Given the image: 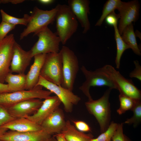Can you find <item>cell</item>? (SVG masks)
Listing matches in <instances>:
<instances>
[{"instance_id": "4fadbf2b", "label": "cell", "mask_w": 141, "mask_h": 141, "mask_svg": "<svg viewBox=\"0 0 141 141\" xmlns=\"http://www.w3.org/2000/svg\"><path fill=\"white\" fill-rule=\"evenodd\" d=\"M43 101L38 98L25 100L5 108L9 114L15 118H27L37 110Z\"/></svg>"}, {"instance_id": "1f68e13d", "label": "cell", "mask_w": 141, "mask_h": 141, "mask_svg": "<svg viewBox=\"0 0 141 141\" xmlns=\"http://www.w3.org/2000/svg\"><path fill=\"white\" fill-rule=\"evenodd\" d=\"M15 25L2 21L0 24V41L3 39L7 34L15 28Z\"/></svg>"}, {"instance_id": "74e56055", "label": "cell", "mask_w": 141, "mask_h": 141, "mask_svg": "<svg viewBox=\"0 0 141 141\" xmlns=\"http://www.w3.org/2000/svg\"><path fill=\"white\" fill-rule=\"evenodd\" d=\"M38 1L39 3L44 5L51 4L55 1L54 0H39Z\"/></svg>"}, {"instance_id": "9a60e30c", "label": "cell", "mask_w": 141, "mask_h": 141, "mask_svg": "<svg viewBox=\"0 0 141 141\" xmlns=\"http://www.w3.org/2000/svg\"><path fill=\"white\" fill-rule=\"evenodd\" d=\"M68 6L83 28V33L90 30V24L88 17L90 13V1L87 0H69Z\"/></svg>"}, {"instance_id": "ffe728a7", "label": "cell", "mask_w": 141, "mask_h": 141, "mask_svg": "<svg viewBox=\"0 0 141 141\" xmlns=\"http://www.w3.org/2000/svg\"><path fill=\"white\" fill-rule=\"evenodd\" d=\"M6 128L10 130L20 132L36 131L42 130L40 125L26 118L15 119L0 128Z\"/></svg>"}, {"instance_id": "4dcf8cb0", "label": "cell", "mask_w": 141, "mask_h": 141, "mask_svg": "<svg viewBox=\"0 0 141 141\" xmlns=\"http://www.w3.org/2000/svg\"><path fill=\"white\" fill-rule=\"evenodd\" d=\"M4 107L0 105V128L15 119Z\"/></svg>"}, {"instance_id": "e0dca14e", "label": "cell", "mask_w": 141, "mask_h": 141, "mask_svg": "<svg viewBox=\"0 0 141 141\" xmlns=\"http://www.w3.org/2000/svg\"><path fill=\"white\" fill-rule=\"evenodd\" d=\"M51 135L42 130L36 131H7L0 137L3 141H42Z\"/></svg>"}, {"instance_id": "7bdbcfd3", "label": "cell", "mask_w": 141, "mask_h": 141, "mask_svg": "<svg viewBox=\"0 0 141 141\" xmlns=\"http://www.w3.org/2000/svg\"><path fill=\"white\" fill-rule=\"evenodd\" d=\"M0 141H3L0 140Z\"/></svg>"}, {"instance_id": "e575fe53", "label": "cell", "mask_w": 141, "mask_h": 141, "mask_svg": "<svg viewBox=\"0 0 141 141\" xmlns=\"http://www.w3.org/2000/svg\"><path fill=\"white\" fill-rule=\"evenodd\" d=\"M135 68L129 74L130 77L131 78H136L140 81H141V66L137 60L134 61Z\"/></svg>"}, {"instance_id": "277c9868", "label": "cell", "mask_w": 141, "mask_h": 141, "mask_svg": "<svg viewBox=\"0 0 141 141\" xmlns=\"http://www.w3.org/2000/svg\"><path fill=\"white\" fill-rule=\"evenodd\" d=\"M60 52L61 55L63 70V81L61 86L72 91L79 69L77 57L68 47L63 46Z\"/></svg>"}, {"instance_id": "d590c367", "label": "cell", "mask_w": 141, "mask_h": 141, "mask_svg": "<svg viewBox=\"0 0 141 141\" xmlns=\"http://www.w3.org/2000/svg\"><path fill=\"white\" fill-rule=\"evenodd\" d=\"M9 92L7 84L0 82V93Z\"/></svg>"}, {"instance_id": "484cf974", "label": "cell", "mask_w": 141, "mask_h": 141, "mask_svg": "<svg viewBox=\"0 0 141 141\" xmlns=\"http://www.w3.org/2000/svg\"><path fill=\"white\" fill-rule=\"evenodd\" d=\"M0 11L2 21L15 26L21 25L26 26L31 17L30 15L26 14L22 18H17L8 14L2 9L0 10Z\"/></svg>"}, {"instance_id": "9c48e42d", "label": "cell", "mask_w": 141, "mask_h": 141, "mask_svg": "<svg viewBox=\"0 0 141 141\" xmlns=\"http://www.w3.org/2000/svg\"><path fill=\"white\" fill-rule=\"evenodd\" d=\"M81 70L85 78V80L79 87V89L88 97V100L92 99L90 90L92 86H107L111 90L117 88L113 81L102 72L99 68L94 71L89 70L83 66Z\"/></svg>"}, {"instance_id": "83f0119b", "label": "cell", "mask_w": 141, "mask_h": 141, "mask_svg": "<svg viewBox=\"0 0 141 141\" xmlns=\"http://www.w3.org/2000/svg\"><path fill=\"white\" fill-rule=\"evenodd\" d=\"M131 110L133 112V116L130 118L127 119L124 123L129 125L133 124L134 127H135L141 121V100L137 101Z\"/></svg>"}, {"instance_id": "5bb4252c", "label": "cell", "mask_w": 141, "mask_h": 141, "mask_svg": "<svg viewBox=\"0 0 141 141\" xmlns=\"http://www.w3.org/2000/svg\"><path fill=\"white\" fill-rule=\"evenodd\" d=\"M32 57L30 50H25L15 42L10 67V72L24 73Z\"/></svg>"}, {"instance_id": "44dd1931", "label": "cell", "mask_w": 141, "mask_h": 141, "mask_svg": "<svg viewBox=\"0 0 141 141\" xmlns=\"http://www.w3.org/2000/svg\"><path fill=\"white\" fill-rule=\"evenodd\" d=\"M67 141H90L93 138L91 134H86L78 130L69 120L61 132Z\"/></svg>"}, {"instance_id": "ac0fdd59", "label": "cell", "mask_w": 141, "mask_h": 141, "mask_svg": "<svg viewBox=\"0 0 141 141\" xmlns=\"http://www.w3.org/2000/svg\"><path fill=\"white\" fill-rule=\"evenodd\" d=\"M66 124L63 111L58 108L44 120L40 125L42 130L51 135L61 133Z\"/></svg>"}, {"instance_id": "8fae6325", "label": "cell", "mask_w": 141, "mask_h": 141, "mask_svg": "<svg viewBox=\"0 0 141 141\" xmlns=\"http://www.w3.org/2000/svg\"><path fill=\"white\" fill-rule=\"evenodd\" d=\"M15 41L14 34L7 35L0 41V82L4 83L10 72Z\"/></svg>"}, {"instance_id": "ab89813d", "label": "cell", "mask_w": 141, "mask_h": 141, "mask_svg": "<svg viewBox=\"0 0 141 141\" xmlns=\"http://www.w3.org/2000/svg\"><path fill=\"white\" fill-rule=\"evenodd\" d=\"M42 141H57V140L55 137L53 136Z\"/></svg>"}, {"instance_id": "ba28073f", "label": "cell", "mask_w": 141, "mask_h": 141, "mask_svg": "<svg viewBox=\"0 0 141 141\" xmlns=\"http://www.w3.org/2000/svg\"><path fill=\"white\" fill-rule=\"evenodd\" d=\"M36 35L38 37V40L30 50L33 57L40 54H47L59 52V45L61 43L60 38L48 27Z\"/></svg>"}, {"instance_id": "5b68a950", "label": "cell", "mask_w": 141, "mask_h": 141, "mask_svg": "<svg viewBox=\"0 0 141 141\" xmlns=\"http://www.w3.org/2000/svg\"><path fill=\"white\" fill-rule=\"evenodd\" d=\"M57 9L56 6L50 10H43L34 7L26 28L20 34V39H22L31 33L36 35L48 27L55 20Z\"/></svg>"}, {"instance_id": "30bf717a", "label": "cell", "mask_w": 141, "mask_h": 141, "mask_svg": "<svg viewBox=\"0 0 141 141\" xmlns=\"http://www.w3.org/2000/svg\"><path fill=\"white\" fill-rule=\"evenodd\" d=\"M38 85L41 86L55 94L63 104L64 110L67 113L71 112L73 105H77L81 100L80 97L72 91L50 82L40 75L36 86Z\"/></svg>"}, {"instance_id": "cb8c5ba5", "label": "cell", "mask_w": 141, "mask_h": 141, "mask_svg": "<svg viewBox=\"0 0 141 141\" xmlns=\"http://www.w3.org/2000/svg\"><path fill=\"white\" fill-rule=\"evenodd\" d=\"M114 27V29L115 38L117 48L115 62L116 68L119 69L120 67L121 59L123 53L126 50L130 48L122 39L119 32L117 25Z\"/></svg>"}, {"instance_id": "d4e9b609", "label": "cell", "mask_w": 141, "mask_h": 141, "mask_svg": "<svg viewBox=\"0 0 141 141\" xmlns=\"http://www.w3.org/2000/svg\"><path fill=\"white\" fill-rule=\"evenodd\" d=\"M122 2L120 0H108L106 1L104 5L101 16L95 26H101L107 16L115 10L119 9Z\"/></svg>"}, {"instance_id": "2e32d148", "label": "cell", "mask_w": 141, "mask_h": 141, "mask_svg": "<svg viewBox=\"0 0 141 141\" xmlns=\"http://www.w3.org/2000/svg\"><path fill=\"white\" fill-rule=\"evenodd\" d=\"M44 99L36 112L26 118L39 125H40L43 121L54 111L59 108L61 103L56 96H50Z\"/></svg>"}, {"instance_id": "b9f144b4", "label": "cell", "mask_w": 141, "mask_h": 141, "mask_svg": "<svg viewBox=\"0 0 141 141\" xmlns=\"http://www.w3.org/2000/svg\"><path fill=\"white\" fill-rule=\"evenodd\" d=\"M108 141H111V140H110Z\"/></svg>"}, {"instance_id": "4316f807", "label": "cell", "mask_w": 141, "mask_h": 141, "mask_svg": "<svg viewBox=\"0 0 141 141\" xmlns=\"http://www.w3.org/2000/svg\"><path fill=\"white\" fill-rule=\"evenodd\" d=\"M120 102V106L117 112L121 115L129 110H131L138 101L130 97L120 94L119 96Z\"/></svg>"}, {"instance_id": "f1b7e54d", "label": "cell", "mask_w": 141, "mask_h": 141, "mask_svg": "<svg viewBox=\"0 0 141 141\" xmlns=\"http://www.w3.org/2000/svg\"><path fill=\"white\" fill-rule=\"evenodd\" d=\"M118 124L111 122L107 130L95 138L90 141H108L111 140L116 129Z\"/></svg>"}, {"instance_id": "603a6c76", "label": "cell", "mask_w": 141, "mask_h": 141, "mask_svg": "<svg viewBox=\"0 0 141 141\" xmlns=\"http://www.w3.org/2000/svg\"><path fill=\"white\" fill-rule=\"evenodd\" d=\"M121 37L124 42L132 49L136 54L141 55V51L137 44L134 32L133 23L127 26L124 29Z\"/></svg>"}, {"instance_id": "6da1fadb", "label": "cell", "mask_w": 141, "mask_h": 141, "mask_svg": "<svg viewBox=\"0 0 141 141\" xmlns=\"http://www.w3.org/2000/svg\"><path fill=\"white\" fill-rule=\"evenodd\" d=\"M55 17L57 34L63 45L76 32L78 21L67 5L58 4Z\"/></svg>"}, {"instance_id": "d6986e66", "label": "cell", "mask_w": 141, "mask_h": 141, "mask_svg": "<svg viewBox=\"0 0 141 141\" xmlns=\"http://www.w3.org/2000/svg\"><path fill=\"white\" fill-rule=\"evenodd\" d=\"M46 54H40L35 55L33 64L31 66L26 77L25 90L32 89L36 86L38 81L41 70Z\"/></svg>"}, {"instance_id": "f35d334b", "label": "cell", "mask_w": 141, "mask_h": 141, "mask_svg": "<svg viewBox=\"0 0 141 141\" xmlns=\"http://www.w3.org/2000/svg\"><path fill=\"white\" fill-rule=\"evenodd\" d=\"M8 130V129L6 128H0V137L4 133L7 131Z\"/></svg>"}, {"instance_id": "3957f363", "label": "cell", "mask_w": 141, "mask_h": 141, "mask_svg": "<svg viewBox=\"0 0 141 141\" xmlns=\"http://www.w3.org/2000/svg\"><path fill=\"white\" fill-rule=\"evenodd\" d=\"M99 69L113 82L120 94L136 100H141V91L132 80L125 78L111 65L106 64Z\"/></svg>"}, {"instance_id": "f546056e", "label": "cell", "mask_w": 141, "mask_h": 141, "mask_svg": "<svg viewBox=\"0 0 141 141\" xmlns=\"http://www.w3.org/2000/svg\"><path fill=\"white\" fill-rule=\"evenodd\" d=\"M123 123L118 124L116 129L111 139L112 141H131L123 133Z\"/></svg>"}, {"instance_id": "7402d4cb", "label": "cell", "mask_w": 141, "mask_h": 141, "mask_svg": "<svg viewBox=\"0 0 141 141\" xmlns=\"http://www.w3.org/2000/svg\"><path fill=\"white\" fill-rule=\"evenodd\" d=\"M5 81L8 83L9 92L25 90L26 77L25 73L14 74L10 72L6 76Z\"/></svg>"}, {"instance_id": "d6a6232c", "label": "cell", "mask_w": 141, "mask_h": 141, "mask_svg": "<svg viewBox=\"0 0 141 141\" xmlns=\"http://www.w3.org/2000/svg\"><path fill=\"white\" fill-rule=\"evenodd\" d=\"M120 18V16L119 13L117 14L114 11L107 16L105 20L107 25L114 27L117 25L118 22Z\"/></svg>"}, {"instance_id": "7c38bea8", "label": "cell", "mask_w": 141, "mask_h": 141, "mask_svg": "<svg viewBox=\"0 0 141 141\" xmlns=\"http://www.w3.org/2000/svg\"><path fill=\"white\" fill-rule=\"evenodd\" d=\"M139 4L136 0L128 2H122L118 10L120 19L118 29L121 35L124 28L128 25L136 21L139 14Z\"/></svg>"}, {"instance_id": "8992f818", "label": "cell", "mask_w": 141, "mask_h": 141, "mask_svg": "<svg viewBox=\"0 0 141 141\" xmlns=\"http://www.w3.org/2000/svg\"><path fill=\"white\" fill-rule=\"evenodd\" d=\"M43 87L37 85L32 89L12 92L0 93V105L5 108L22 101L33 98L45 99L52 93L42 89Z\"/></svg>"}, {"instance_id": "7a4b0ae2", "label": "cell", "mask_w": 141, "mask_h": 141, "mask_svg": "<svg viewBox=\"0 0 141 141\" xmlns=\"http://www.w3.org/2000/svg\"><path fill=\"white\" fill-rule=\"evenodd\" d=\"M111 89L109 88L98 99L88 100L85 104L89 112L98 121L102 133L105 131L110 123L111 110L109 98Z\"/></svg>"}, {"instance_id": "52a82bcc", "label": "cell", "mask_w": 141, "mask_h": 141, "mask_svg": "<svg viewBox=\"0 0 141 141\" xmlns=\"http://www.w3.org/2000/svg\"><path fill=\"white\" fill-rule=\"evenodd\" d=\"M40 75L50 82L61 85L63 78L62 63L60 51L46 54Z\"/></svg>"}, {"instance_id": "8d00e7d4", "label": "cell", "mask_w": 141, "mask_h": 141, "mask_svg": "<svg viewBox=\"0 0 141 141\" xmlns=\"http://www.w3.org/2000/svg\"><path fill=\"white\" fill-rule=\"evenodd\" d=\"M54 136L56 138L57 141H67L61 133L55 134Z\"/></svg>"}, {"instance_id": "60d3db41", "label": "cell", "mask_w": 141, "mask_h": 141, "mask_svg": "<svg viewBox=\"0 0 141 141\" xmlns=\"http://www.w3.org/2000/svg\"><path fill=\"white\" fill-rule=\"evenodd\" d=\"M11 0H0V4L1 3H11Z\"/></svg>"}, {"instance_id": "836d02e7", "label": "cell", "mask_w": 141, "mask_h": 141, "mask_svg": "<svg viewBox=\"0 0 141 141\" xmlns=\"http://www.w3.org/2000/svg\"><path fill=\"white\" fill-rule=\"evenodd\" d=\"M75 127L79 131L82 132H88L91 130L90 127L85 122L80 120H72Z\"/></svg>"}]
</instances>
